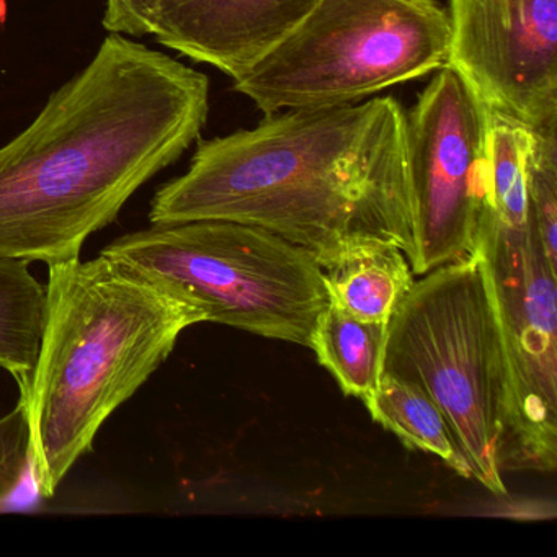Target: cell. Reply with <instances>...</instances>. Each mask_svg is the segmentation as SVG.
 Segmentation results:
<instances>
[{
    "mask_svg": "<svg viewBox=\"0 0 557 557\" xmlns=\"http://www.w3.org/2000/svg\"><path fill=\"white\" fill-rule=\"evenodd\" d=\"M208 113L207 74L110 34L0 148V257L79 259L86 240L200 138Z\"/></svg>",
    "mask_w": 557,
    "mask_h": 557,
    "instance_id": "cell-1",
    "label": "cell"
},
{
    "mask_svg": "<svg viewBox=\"0 0 557 557\" xmlns=\"http://www.w3.org/2000/svg\"><path fill=\"white\" fill-rule=\"evenodd\" d=\"M409 216L407 113L393 97L286 110L200 141L149 211L151 224L260 227L311 250L321 267L354 234L403 249Z\"/></svg>",
    "mask_w": 557,
    "mask_h": 557,
    "instance_id": "cell-2",
    "label": "cell"
},
{
    "mask_svg": "<svg viewBox=\"0 0 557 557\" xmlns=\"http://www.w3.org/2000/svg\"><path fill=\"white\" fill-rule=\"evenodd\" d=\"M37 363L21 386L35 471L53 497L110 416L168 360L197 306L120 269L100 253L51 263Z\"/></svg>",
    "mask_w": 557,
    "mask_h": 557,
    "instance_id": "cell-3",
    "label": "cell"
},
{
    "mask_svg": "<svg viewBox=\"0 0 557 557\" xmlns=\"http://www.w3.org/2000/svg\"><path fill=\"white\" fill-rule=\"evenodd\" d=\"M383 373L422 387L445 413L472 479L507 494L510 371L481 249L413 283L387 325Z\"/></svg>",
    "mask_w": 557,
    "mask_h": 557,
    "instance_id": "cell-4",
    "label": "cell"
},
{
    "mask_svg": "<svg viewBox=\"0 0 557 557\" xmlns=\"http://www.w3.org/2000/svg\"><path fill=\"white\" fill-rule=\"evenodd\" d=\"M100 253L197 306L207 322L273 341L309 347L329 305L314 252L233 221L152 224Z\"/></svg>",
    "mask_w": 557,
    "mask_h": 557,
    "instance_id": "cell-5",
    "label": "cell"
},
{
    "mask_svg": "<svg viewBox=\"0 0 557 557\" xmlns=\"http://www.w3.org/2000/svg\"><path fill=\"white\" fill-rule=\"evenodd\" d=\"M436 0H314L234 81L263 115L351 106L448 64Z\"/></svg>",
    "mask_w": 557,
    "mask_h": 557,
    "instance_id": "cell-6",
    "label": "cell"
},
{
    "mask_svg": "<svg viewBox=\"0 0 557 557\" xmlns=\"http://www.w3.org/2000/svg\"><path fill=\"white\" fill-rule=\"evenodd\" d=\"M488 110L449 66L407 115L410 216L403 253L413 276L478 253Z\"/></svg>",
    "mask_w": 557,
    "mask_h": 557,
    "instance_id": "cell-7",
    "label": "cell"
},
{
    "mask_svg": "<svg viewBox=\"0 0 557 557\" xmlns=\"http://www.w3.org/2000/svg\"><path fill=\"white\" fill-rule=\"evenodd\" d=\"M479 249L494 286L510 371L507 471H556L557 269L531 213L520 230L482 218Z\"/></svg>",
    "mask_w": 557,
    "mask_h": 557,
    "instance_id": "cell-8",
    "label": "cell"
},
{
    "mask_svg": "<svg viewBox=\"0 0 557 557\" xmlns=\"http://www.w3.org/2000/svg\"><path fill=\"white\" fill-rule=\"evenodd\" d=\"M448 64L491 113L557 123V0H448Z\"/></svg>",
    "mask_w": 557,
    "mask_h": 557,
    "instance_id": "cell-9",
    "label": "cell"
},
{
    "mask_svg": "<svg viewBox=\"0 0 557 557\" xmlns=\"http://www.w3.org/2000/svg\"><path fill=\"white\" fill-rule=\"evenodd\" d=\"M314 0H156L146 35L236 79Z\"/></svg>",
    "mask_w": 557,
    "mask_h": 557,
    "instance_id": "cell-10",
    "label": "cell"
},
{
    "mask_svg": "<svg viewBox=\"0 0 557 557\" xmlns=\"http://www.w3.org/2000/svg\"><path fill=\"white\" fill-rule=\"evenodd\" d=\"M321 269L329 299L368 322H389L416 283L403 250L374 234L348 237Z\"/></svg>",
    "mask_w": 557,
    "mask_h": 557,
    "instance_id": "cell-11",
    "label": "cell"
},
{
    "mask_svg": "<svg viewBox=\"0 0 557 557\" xmlns=\"http://www.w3.org/2000/svg\"><path fill=\"white\" fill-rule=\"evenodd\" d=\"M387 325L389 322L361 321L329 299L315 322L309 348L345 396L367 404L380 386Z\"/></svg>",
    "mask_w": 557,
    "mask_h": 557,
    "instance_id": "cell-12",
    "label": "cell"
},
{
    "mask_svg": "<svg viewBox=\"0 0 557 557\" xmlns=\"http://www.w3.org/2000/svg\"><path fill=\"white\" fill-rule=\"evenodd\" d=\"M364 406L374 422L394 433L407 448L436 456L456 474L472 479L445 413L422 387L383 373L380 386Z\"/></svg>",
    "mask_w": 557,
    "mask_h": 557,
    "instance_id": "cell-13",
    "label": "cell"
},
{
    "mask_svg": "<svg viewBox=\"0 0 557 557\" xmlns=\"http://www.w3.org/2000/svg\"><path fill=\"white\" fill-rule=\"evenodd\" d=\"M24 260L0 257V368L28 383L44 335L47 286Z\"/></svg>",
    "mask_w": 557,
    "mask_h": 557,
    "instance_id": "cell-14",
    "label": "cell"
},
{
    "mask_svg": "<svg viewBox=\"0 0 557 557\" xmlns=\"http://www.w3.org/2000/svg\"><path fill=\"white\" fill-rule=\"evenodd\" d=\"M40 500L28 407L21 396L0 419V511L27 510Z\"/></svg>",
    "mask_w": 557,
    "mask_h": 557,
    "instance_id": "cell-15",
    "label": "cell"
},
{
    "mask_svg": "<svg viewBox=\"0 0 557 557\" xmlns=\"http://www.w3.org/2000/svg\"><path fill=\"white\" fill-rule=\"evenodd\" d=\"M528 203L547 260L557 269V123L533 129Z\"/></svg>",
    "mask_w": 557,
    "mask_h": 557,
    "instance_id": "cell-16",
    "label": "cell"
},
{
    "mask_svg": "<svg viewBox=\"0 0 557 557\" xmlns=\"http://www.w3.org/2000/svg\"><path fill=\"white\" fill-rule=\"evenodd\" d=\"M156 0H106L103 27L110 34L146 37V22Z\"/></svg>",
    "mask_w": 557,
    "mask_h": 557,
    "instance_id": "cell-17",
    "label": "cell"
}]
</instances>
